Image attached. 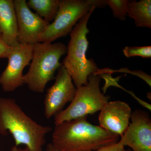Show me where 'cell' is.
Listing matches in <instances>:
<instances>
[{
  "label": "cell",
  "mask_w": 151,
  "mask_h": 151,
  "mask_svg": "<svg viewBox=\"0 0 151 151\" xmlns=\"http://www.w3.org/2000/svg\"><path fill=\"white\" fill-rule=\"evenodd\" d=\"M120 138L85 117L55 125L52 144L60 151H94L119 142Z\"/></svg>",
  "instance_id": "6da1fadb"
},
{
  "label": "cell",
  "mask_w": 151,
  "mask_h": 151,
  "mask_svg": "<svg viewBox=\"0 0 151 151\" xmlns=\"http://www.w3.org/2000/svg\"><path fill=\"white\" fill-rule=\"evenodd\" d=\"M52 131L28 116L15 99L0 97V135L12 136L15 146L23 145L30 151H43L46 135Z\"/></svg>",
  "instance_id": "7a4b0ae2"
},
{
  "label": "cell",
  "mask_w": 151,
  "mask_h": 151,
  "mask_svg": "<svg viewBox=\"0 0 151 151\" xmlns=\"http://www.w3.org/2000/svg\"><path fill=\"white\" fill-rule=\"evenodd\" d=\"M93 6L78 21L69 34L70 39L67 47V55L62 64L72 78L76 88L86 85L88 78L99 68L93 59H88L86 53L89 46L87 35L89 30L87 24L89 18L97 8Z\"/></svg>",
  "instance_id": "3957f363"
},
{
  "label": "cell",
  "mask_w": 151,
  "mask_h": 151,
  "mask_svg": "<svg viewBox=\"0 0 151 151\" xmlns=\"http://www.w3.org/2000/svg\"><path fill=\"white\" fill-rule=\"evenodd\" d=\"M66 52L67 46L62 42L34 45L31 63L23 78L24 84L33 92L43 93L47 84L54 78L55 73L62 65L60 58Z\"/></svg>",
  "instance_id": "277c9868"
},
{
  "label": "cell",
  "mask_w": 151,
  "mask_h": 151,
  "mask_svg": "<svg viewBox=\"0 0 151 151\" xmlns=\"http://www.w3.org/2000/svg\"><path fill=\"white\" fill-rule=\"evenodd\" d=\"M100 81L99 75L93 73L89 76L87 84L77 88L69 106L55 116V125L87 117L101 111L109 102L110 97L100 91Z\"/></svg>",
  "instance_id": "5b68a950"
},
{
  "label": "cell",
  "mask_w": 151,
  "mask_h": 151,
  "mask_svg": "<svg viewBox=\"0 0 151 151\" xmlns=\"http://www.w3.org/2000/svg\"><path fill=\"white\" fill-rule=\"evenodd\" d=\"M105 0H60L59 9L38 42L50 44L69 34L78 21L93 6L103 7Z\"/></svg>",
  "instance_id": "8992f818"
},
{
  "label": "cell",
  "mask_w": 151,
  "mask_h": 151,
  "mask_svg": "<svg viewBox=\"0 0 151 151\" xmlns=\"http://www.w3.org/2000/svg\"><path fill=\"white\" fill-rule=\"evenodd\" d=\"M54 84L47 89L44 101V115L49 119L63 110L73 100L77 88L63 64L59 68Z\"/></svg>",
  "instance_id": "52a82bcc"
},
{
  "label": "cell",
  "mask_w": 151,
  "mask_h": 151,
  "mask_svg": "<svg viewBox=\"0 0 151 151\" xmlns=\"http://www.w3.org/2000/svg\"><path fill=\"white\" fill-rule=\"evenodd\" d=\"M33 45L19 44L12 47L8 65L0 75V84L4 92H13L24 84L23 71L31 61Z\"/></svg>",
  "instance_id": "ba28073f"
},
{
  "label": "cell",
  "mask_w": 151,
  "mask_h": 151,
  "mask_svg": "<svg viewBox=\"0 0 151 151\" xmlns=\"http://www.w3.org/2000/svg\"><path fill=\"white\" fill-rule=\"evenodd\" d=\"M13 1L17 21L19 43L34 45L38 42L50 23L32 12L26 0Z\"/></svg>",
  "instance_id": "9c48e42d"
},
{
  "label": "cell",
  "mask_w": 151,
  "mask_h": 151,
  "mask_svg": "<svg viewBox=\"0 0 151 151\" xmlns=\"http://www.w3.org/2000/svg\"><path fill=\"white\" fill-rule=\"evenodd\" d=\"M130 120L131 122L120 142L133 151H151V119L149 113L141 109L135 110Z\"/></svg>",
  "instance_id": "30bf717a"
},
{
  "label": "cell",
  "mask_w": 151,
  "mask_h": 151,
  "mask_svg": "<svg viewBox=\"0 0 151 151\" xmlns=\"http://www.w3.org/2000/svg\"><path fill=\"white\" fill-rule=\"evenodd\" d=\"M100 111L99 126L122 137L130 124L132 112L129 105L119 100L110 101Z\"/></svg>",
  "instance_id": "8fae6325"
},
{
  "label": "cell",
  "mask_w": 151,
  "mask_h": 151,
  "mask_svg": "<svg viewBox=\"0 0 151 151\" xmlns=\"http://www.w3.org/2000/svg\"><path fill=\"white\" fill-rule=\"evenodd\" d=\"M0 34L3 41L11 47L17 46L18 25L13 0H0Z\"/></svg>",
  "instance_id": "7c38bea8"
},
{
  "label": "cell",
  "mask_w": 151,
  "mask_h": 151,
  "mask_svg": "<svg viewBox=\"0 0 151 151\" xmlns=\"http://www.w3.org/2000/svg\"><path fill=\"white\" fill-rule=\"evenodd\" d=\"M127 14L137 27L151 28V0L129 1Z\"/></svg>",
  "instance_id": "4fadbf2b"
},
{
  "label": "cell",
  "mask_w": 151,
  "mask_h": 151,
  "mask_svg": "<svg viewBox=\"0 0 151 151\" xmlns=\"http://www.w3.org/2000/svg\"><path fill=\"white\" fill-rule=\"evenodd\" d=\"M60 0H29L28 6L36 12L42 18L50 23L53 21L59 9Z\"/></svg>",
  "instance_id": "5bb4252c"
},
{
  "label": "cell",
  "mask_w": 151,
  "mask_h": 151,
  "mask_svg": "<svg viewBox=\"0 0 151 151\" xmlns=\"http://www.w3.org/2000/svg\"><path fill=\"white\" fill-rule=\"evenodd\" d=\"M129 0H105L106 5L109 6L113 12V16L122 21H125L128 16Z\"/></svg>",
  "instance_id": "9a60e30c"
},
{
  "label": "cell",
  "mask_w": 151,
  "mask_h": 151,
  "mask_svg": "<svg viewBox=\"0 0 151 151\" xmlns=\"http://www.w3.org/2000/svg\"><path fill=\"white\" fill-rule=\"evenodd\" d=\"M123 52L127 58L139 56L143 58H150L151 46H126L123 50Z\"/></svg>",
  "instance_id": "2e32d148"
},
{
  "label": "cell",
  "mask_w": 151,
  "mask_h": 151,
  "mask_svg": "<svg viewBox=\"0 0 151 151\" xmlns=\"http://www.w3.org/2000/svg\"><path fill=\"white\" fill-rule=\"evenodd\" d=\"M116 72H126V73H130L131 74L137 76L138 77L142 78L146 83L150 86H151V76L147 73H145L144 71L140 70H129L126 68H122L119 70H113L112 69L104 68V69H98L97 72L95 73L96 74H103L104 73H108V74Z\"/></svg>",
  "instance_id": "e0dca14e"
},
{
  "label": "cell",
  "mask_w": 151,
  "mask_h": 151,
  "mask_svg": "<svg viewBox=\"0 0 151 151\" xmlns=\"http://www.w3.org/2000/svg\"><path fill=\"white\" fill-rule=\"evenodd\" d=\"M120 141L113 145L106 146L94 151H127Z\"/></svg>",
  "instance_id": "ac0fdd59"
},
{
  "label": "cell",
  "mask_w": 151,
  "mask_h": 151,
  "mask_svg": "<svg viewBox=\"0 0 151 151\" xmlns=\"http://www.w3.org/2000/svg\"><path fill=\"white\" fill-rule=\"evenodd\" d=\"M12 47L6 44L0 38V58H7Z\"/></svg>",
  "instance_id": "d6986e66"
},
{
  "label": "cell",
  "mask_w": 151,
  "mask_h": 151,
  "mask_svg": "<svg viewBox=\"0 0 151 151\" xmlns=\"http://www.w3.org/2000/svg\"><path fill=\"white\" fill-rule=\"evenodd\" d=\"M45 151H60L54 147L52 143H50L47 146Z\"/></svg>",
  "instance_id": "ffe728a7"
},
{
  "label": "cell",
  "mask_w": 151,
  "mask_h": 151,
  "mask_svg": "<svg viewBox=\"0 0 151 151\" xmlns=\"http://www.w3.org/2000/svg\"><path fill=\"white\" fill-rule=\"evenodd\" d=\"M12 151H30L27 147H26L24 148H20L18 147H14L12 148Z\"/></svg>",
  "instance_id": "44dd1931"
},
{
  "label": "cell",
  "mask_w": 151,
  "mask_h": 151,
  "mask_svg": "<svg viewBox=\"0 0 151 151\" xmlns=\"http://www.w3.org/2000/svg\"><path fill=\"white\" fill-rule=\"evenodd\" d=\"M127 151H132V150H127Z\"/></svg>",
  "instance_id": "7402d4cb"
},
{
  "label": "cell",
  "mask_w": 151,
  "mask_h": 151,
  "mask_svg": "<svg viewBox=\"0 0 151 151\" xmlns=\"http://www.w3.org/2000/svg\"><path fill=\"white\" fill-rule=\"evenodd\" d=\"M0 38H1V34H0Z\"/></svg>",
  "instance_id": "603a6c76"
}]
</instances>
